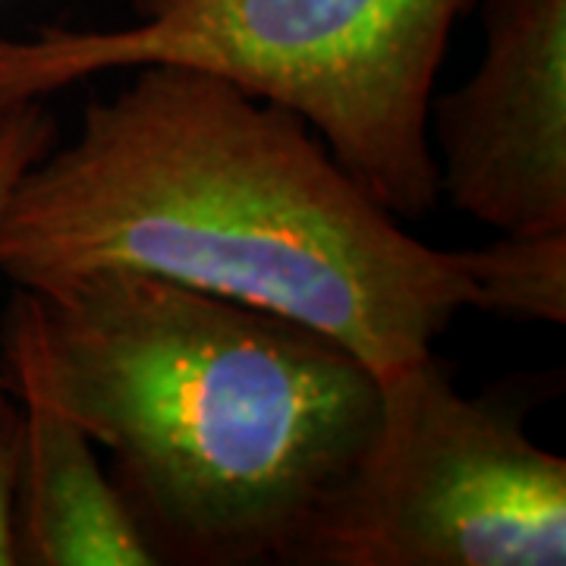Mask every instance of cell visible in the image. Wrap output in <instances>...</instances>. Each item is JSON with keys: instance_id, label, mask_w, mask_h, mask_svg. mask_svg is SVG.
<instances>
[{"instance_id": "6da1fadb", "label": "cell", "mask_w": 566, "mask_h": 566, "mask_svg": "<svg viewBox=\"0 0 566 566\" xmlns=\"http://www.w3.org/2000/svg\"><path fill=\"white\" fill-rule=\"evenodd\" d=\"M126 73L0 208L17 286L139 268L308 324L378 378L475 308L463 249L406 233L296 111L199 66Z\"/></svg>"}, {"instance_id": "52a82bcc", "label": "cell", "mask_w": 566, "mask_h": 566, "mask_svg": "<svg viewBox=\"0 0 566 566\" xmlns=\"http://www.w3.org/2000/svg\"><path fill=\"white\" fill-rule=\"evenodd\" d=\"M475 308L520 322H566V230L463 249Z\"/></svg>"}, {"instance_id": "8992f818", "label": "cell", "mask_w": 566, "mask_h": 566, "mask_svg": "<svg viewBox=\"0 0 566 566\" xmlns=\"http://www.w3.org/2000/svg\"><path fill=\"white\" fill-rule=\"evenodd\" d=\"M22 403L17 566H158L92 438L32 394Z\"/></svg>"}, {"instance_id": "7a4b0ae2", "label": "cell", "mask_w": 566, "mask_h": 566, "mask_svg": "<svg viewBox=\"0 0 566 566\" xmlns=\"http://www.w3.org/2000/svg\"><path fill=\"white\" fill-rule=\"evenodd\" d=\"M3 363L111 453L158 566H290L385 400L322 331L126 264L20 286Z\"/></svg>"}, {"instance_id": "5b68a950", "label": "cell", "mask_w": 566, "mask_h": 566, "mask_svg": "<svg viewBox=\"0 0 566 566\" xmlns=\"http://www.w3.org/2000/svg\"><path fill=\"white\" fill-rule=\"evenodd\" d=\"M485 57L431 104L453 208L501 233L566 230V0H485Z\"/></svg>"}, {"instance_id": "3957f363", "label": "cell", "mask_w": 566, "mask_h": 566, "mask_svg": "<svg viewBox=\"0 0 566 566\" xmlns=\"http://www.w3.org/2000/svg\"><path fill=\"white\" fill-rule=\"evenodd\" d=\"M475 0H129L120 29L0 39V114L73 82L182 63L296 111L397 218L441 199L428 136L453 25Z\"/></svg>"}, {"instance_id": "9c48e42d", "label": "cell", "mask_w": 566, "mask_h": 566, "mask_svg": "<svg viewBox=\"0 0 566 566\" xmlns=\"http://www.w3.org/2000/svg\"><path fill=\"white\" fill-rule=\"evenodd\" d=\"M22 463V403L10 387H0V566H17L13 513Z\"/></svg>"}, {"instance_id": "ba28073f", "label": "cell", "mask_w": 566, "mask_h": 566, "mask_svg": "<svg viewBox=\"0 0 566 566\" xmlns=\"http://www.w3.org/2000/svg\"><path fill=\"white\" fill-rule=\"evenodd\" d=\"M54 142H57V120L51 117L44 102L20 104L0 114V208L17 180L44 151L54 148ZM0 387H10L3 371H0Z\"/></svg>"}, {"instance_id": "277c9868", "label": "cell", "mask_w": 566, "mask_h": 566, "mask_svg": "<svg viewBox=\"0 0 566 566\" xmlns=\"http://www.w3.org/2000/svg\"><path fill=\"white\" fill-rule=\"evenodd\" d=\"M381 419L290 566H564L566 460L431 353L381 378Z\"/></svg>"}]
</instances>
